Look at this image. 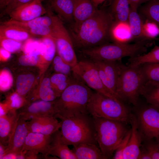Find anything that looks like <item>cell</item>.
<instances>
[{
	"instance_id": "1",
	"label": "cell",
	"mask_w": 159,
	"mask_h": 159,
	"mask_svg": "<svg viewBox=\"0 0 159 159\" xmlns=\"http://www.w3.org/2000/svg\"><path fill=\"white\" fill-rule=\"evenodd\" d=\"M114 21L110 12L97 9L92 16L73 31L72 39L74 46L82 49L108 43Z\"/></svg>"
},
{
	"instance_id": "2",
	"label": "cell",
	"mask_w": 159,
	"mask_h": 159,
	"mask_svg": "<svg viewBox=\"0 0 159 159\" xmlns=\"http://www.w3.org/2000/svg\"><path fill=\"white\" fill-rule=\"evenodd\" d=\"M93 92L90 88L77 79L56 100L55 117H69L89 114L87 106Z\"/></svg>"
},
{
	"instance_id": "3",
	"label": "cell",
	"mask_w": 159,
	"mask_h": 159,
	"mask_svg": "<svg viewBox=\"0 0 159 159\" xmlns=\"http://www.w3.org/2000/svg\"><path fill=\"white\" fill-rule=\"evenodd\" d=\"M89 114H82L71 117L57 116L61 120V132L62 140L67 145L82 143L97 145L92 117Z\"/></svg>"
},
{
	"instance_id": "4",
	"label": "cell",
	"mask_w": 159,
	"mask_h": 159,
	"mask_svg": "<svg viewBox=\"0 0 159 159\" xmlns=\"http://www.w3.org/2000/svg\"><path fill=\"white\" fill-rule=\"evenodd\" d=\"M96 139L107 159L112 155L127 131L122 122L93 117Z\"/></svg>"
},
{
	"instance_id": "5",
	"label": "cell",
	"mask_w": 159,
	"mask_h": 159,
	"mask_svg": "<svg viewBox=\"0 0 159 159\" xmlns=\"http://www.w3.org/2000/svg\"><path fill=\"white\" fill-rule=\"evenodd\" d=\"M88 113L92 116L115 120L124 122L131 116L122 101L100 93L93 92L87 106Z\"/></svg>"
},
{
	"instance_id": "6",
	"label": "cell",
	"mask_w": 159,
	"mask_h": 159,
	"mask_svg": "<svg viewBox=\"0 0 159 159\" xmlns=\"http://www.w3.org/2000/svg\"><path fill=\"white\" fill-rule=\"evenodd\" d=\"M146 81L140 67L125 65L119 76L116 94L121 100L137 104L142 88Z\"/></svg>"
},
{
	"instance_id": "7",
	"label": "cell",
	"mask_w": 159,
	"mask_h": 159,
	"mask_svg": "<svg viewBox=\"0 0 159 159\" xmlns=\"http://www.w3.org/2000/svg\"><path fill=\"white\" fill-rule=\"evenodd\" d=\"M52 37L55 42L57 54L72 67L78 62L72 37L60 18L53 15Z\"/></svg>"
},
{
	"instance_id": "8",
	"label": "cell",
	"mask_w": 159,
	"mask_h": 159,
	"mask_svg": "<svg viewBox=\"0 0 159 159\" xmlns=\"http://www.w3.org/2000/svg\"><path fill=\"white\" fill-rule=\"evenodd\" d=\"M72 70L74 76L91 89L108 97L120 100L112 94L104 86L93 61L81 60L78 62L72 67Z\"/></svg>"
},
{
	"instance_id": "9",
	"label": "cell",
	"mask_w": 159,
	"mask_h": 159,
	"mask_svg": "<svg viewBox=\"0 0 159 159\" xmlns=\"http://www.w3.org/2000/svg\"><path fill=\"white\" fill-rule=\"evenodd\" d=\"M137 120L138 127L147 139L159 138V108L150 104L138 112Z\"/></svg>"
},
{
	"instance_id": "10",
	"label": "cell",
	"mask_w": 159,
	"mask_h": 159,
	"mask_svg": "<svg viewBox=\"0 0 159 159\" xmlns=\"http://www.w3.org/2000/svg\"><path fill=\"white\" fill-rule=\"evenodd\" d=\"M120 61H93L95 64L104 86L120 100L116 94V88L119 76L124 66Z\"/></svg>"
},
{
	"instance_id": "11",
	"label": "cell",
	"mask_w": 159,
	"mask_h": 159,
	"mask_svg": "<svg viewBox=\"0 0 159 159\" xmlns=\"http://www.w3.org/2000/svg\"><path fill=\"white\" fill-rule=\"evenodd\" d=\"M55 100L52 101L39 100L27 104L19 109L18 112L19 117L26 121L34 117H55Z\"/></svg>"
},
{
	"instance_id": "12",
	"label": "cell",
	"mask_w": 159,
	"mask_h": 159,
	"mask_svg": "<svg viewBox=\"0 0 159 159\" xmlns=\"http://www.w3.org/2000/svg\"><path fill=\"white\" fill-rule=\"evenodd\" d=\"M26 121L19 115L14 129L9 140L5 155L12 153L17 155L22 151L26 138L29 132Z\"/></svg>"
},
{
	"instance_id": "13",
	"label": "cell",
	"mask_w": 159,
	"mask_h": 159,
	"mask_svg": "<svg viewBox=\"0 0 159 159\" xmlns=\"http://www.w3.org/2000/svg\"><path fill=\"white\" fill-rule=\"evenodd\" d=\"M51 135L29 132L23 151H30L42 154L47 158L51 147Z\"/></svg>"
},
{
	"instance_id": "14",
	"label": "cell",
	"mask_w": 159,
	"mask_h": 159,
	"mask_svg": "<svg viewBox=\"0 0 159 159\" xmlns=\"http://www.w3.org/2000/svg\"><path fill=\"white\" fill-rule=\"evenodd\" d=\"M47 13L41 1H35L21 6L9 14L10 19L21 22L30 21Z\"/></svg>"
},
{
	"instance_id": "15",
	"label": "cell",
	"mask_w": 159,
	"mask_h": 159,
	"mask_svg": "<svg viewBox=\"0 0 159 159\" xmlns=\"http://www.w3.org/2000/svg\"><path fill=\"white\" fill-rule=\"evenodd\" d=\"M29 132L51 135L61 127V123L54 116L33 117L27 122Z\"/></svg>"
},
{
	"instance_id": "16",
	"label": "cell",
	"mask_w": 159,
	"mask_h": 159,
	"mask_svg": "<svg viewBox=\"0 0 159 159\" xmlns=\"http://www.w3.org/2000/svg\"><path fill=\"white\" fill-rule=\"evenodd\" d=\"M132 128L130 137L123 152V159H139L141 151V136L138 131L137 118L133 116L130 120Z\"/></svg>"
},
{
	"instance_id": "17",
	"label": "cell",
	"mask_w": 159,
	"mask_h": 159,
	"mask_svg": "<svg viewBox=\"0 0 159 159\" xmlns=\"http://www.w3.org/2000/svg\"><path fill=\"white\" fill-rule=\"evenodd\" d=\"M52 88L50 77H45L41 80L39 86L32 90L26 96L27 104L37 100L52 101L57 98Z\"/></svg>"
},
{
	"instance_id": "18",
	"label": "cell",
	"mask_w": 159,
	"mask_h": 159,
	"mask_svg": "<svg viewBox=\"0 0 159 159\" xmlns=\"http://www.w3.org/2000/svg\"><path fill=\"white\" fill-rule=\"evenodd\" d=\"M41 39L42 50L39 57L37 66L40 70V74L43 73L52 62L57 52L55 42L52 37H46Z\"/></svg>"
},
{
	"instance_id": "19",
	"label": "cell",
	"mask_w": 159,
	"mask_h": 159,
	"mask_svg": "<svg viewBox=\"0 0 159 159\" xmlns=\"http://www.w3.org/2000/svg\"><path fill=\"white\" fill-rule=\"evenodd\" d=\"M73 17L74 30L84 21L92 16L97 9L92 0H74Z\"/></svg>"
},
{
	"instance_id": "20",
	"label": "cell",
	"mask_w": 159,
	"mask_h": 159,
	"mask_svg": "<svg viewBox=\"0 0 159 159\" xmlns=\"http://www.w3.org/2000/svg\"><path fill=\"white\" fill-rule=\"evenodd\" d=\"M51 147L49 155L61 159H77L72 150L63 142L59 130L51 135Z\"/></svg>"
},
{
	"instance_id": "21",
	"label": "cell",
	"mask_w": 159,
	"mask_h": 159,
	"mask_svg": "<svg viewBox=\"0 0 159 159\" xmlns=\"http://www.w3.org/2000/svg\"><path fill=\"white\" fill-rule=\"evenodd\" d=\"M19 117L16 111H10L0 116V143L5 145L15 128Z\"/></svg>"
},
{
	"instance_id": "22",
	"label": "cell",
	"mask_w": 159,
	"mask_h": 159,
	"mask_svg": "<svg viewBox=\"0 0 159 159\" xmlns=\"http://www.w3.org/2000/svg\"><path fill=\"white\" fill-rule=\"evenodd\" d=\"M110 39L114 42L129 43L133 40L128 22L114 20L110 29Z\"/></svg>"
},
{
	"instance_id": "23",
	"label": "cell",
	"mask_w": 159,
	"mask_h": 159,
	"mask_svg": "<svg viewBox=\"0 0 159 159\" xmlns=\"http://www.w3.org/2000/svg\"><path fill=\"white\" fill-rule=\"evenodd\" d=\"M73 146L72 150L77 159H107L96 145L82 143Z\"/></svg>"
},
{
	"instance_id": "24",
	"label": "cell",
	"mask_w": 159,
	"mask_h": 159,
	"mask_svg": "<svg viewBox=\"0 0 159 159\" xmlns=\"http://www.w3.org/2000/svg\"><path fill=\"white\" fill-rule=\"evenodd\" d=\"M74 0H49V7L60 17L67 21L73 19Z\"/></svg>"
},
{
	"instance_id": "25",
	"label": "cell",
	"mask_w": 159,
	"mask_h": 159,
	"mask_svg": "<svg viewBox=\"0 0 159 159\" xmlns=\"http://www.w3.org/2000/svg\"><path fill=\"white\" fill-rule=\"evenodd\" d=\"M48 14L42 16L33 20L26 22H21L10 19L4 22L5 25H13L21 27L24 29H32L43 26L52 27L54 24L53 15L50 11Z\"/></svg>"
},
{
	"instance_id": "26",
	"label": "cell",
	"mask_w": 159,
	"mask_h": 159,
	"mask_svg": "<svg viewBox=\"0 0 159 159\" xmlns=\"http://www.w3.org/2000/svg\"><path fill=\"white\" fill-rule=\"evenodd\" d=\"M0 36L21 42L33 37L26 30L21 27L3 24L0 26Z\"/></svg>"
},
{
	"instance_id": "27",
	"label": "cell",
	"mask_w": 159,
	"mask_h": 159,
	"mask_svg": "<svg viewBox=\"0 0 159 159\" xmlns=\"http://www.w3.org/2000/svg\"><path fill=\"white\" fill-rule=\"evenodd\" d=\"M52 88L57 97H59L64 91L74 82L77 78L73 74L68 75L55 72L50 77Z\"/></svg>"
},
{
	"instance_id": "28",
	"label": "cell",
	"mask_w": 159,
	"mask_h": 159,
	"mask_svg": "<svg viewBox=\"0 0 159 159\" xmlns=\"http://www.w3.org/2000/svg\"><path fill=\"white\" fill-rule=\"evenodd\" d=\"M35 81V76L32 73H24L20 74L16 78L15 91L26 98L32 91Z\"/></svg>"
},
{
	"instance_id": "29",
	"label": "cell",
	"mask_w": 159,
	"mask_h": 159,
	"mask_svg": "<svg viewBox=\"0 0 159 159\" xmlns=\"http://www.w3.org/2000/svg\"><path fill=\"white\" fill-rule=\"evenodd\" d=\"M128 22L133 40L136 42L145 39L143 36L142 27L143 21L137 11V9L130 7Z\"/></svg>"
},
{
	"instance_id": "30",
	"label": "cell",
	"mask_w": 159,
	"mask_h": 159,
	"mask_svg": "<svg viewBox=\"0 0 159 159\" xmlns=\"http://www.w3.org/2000/svg\"><path fill=\"white\" fill-rule=\"evenodd\" d=\"M130 10L128 0H113L110 13L115 21L128 22Z\"/></svg>"
},
{
	"instance_id": "31",
	"label": "cell",
	"mask_w": 159,
	"mask_h": 159,
	"mask_svg": "<svg viewBox=\"0 0 159 159\" xmlns=\"http://www.w3.org/2000/svg\"><path fill=\"white\" fill-rule=\"evenodd\" d=\"M150 104L159 108V82H146L140 92Z\"/></svg>"
},
{
	"instance_id": "32",
	"label": "cell",
	"mask_w": 159,
	"mask_h": 159,
	"mask_svg": "<svg viewBox=\"0 0 159 159\" xmlns=\"http://www.w3.org/2000/svg\"><path fill=\"white\" fill-rule=\"evenodd\" d=\"M128 65L138 66L144 64L159 62V46H155L151 50L140 56L128 60Z\"/></svg>"
},
{
	"instance_id": "33",
	"label": "cell",
	"mask_w": 159,
	"mask_h": 159,
	"mask_svg": "<svg viewBox=\"0 0 159 159\" xmlns=\"http://www.w3.org/2000/svg\"><path fill=\"white\" fill-rule=\"evenodd\" d=\"M141 14L146 19L156 23L159 26V1L150 0L142 6Z\"/></svg>"
},
{
	"instance_id": "34",
	"label": "cell",
	"mask_w": 159,
	"mask_h": 159,
	"mask_svg": "<svg viewBox=\"0 0 159 159\" xmlns=\"http://www.w3.org/2000/svg\"><path fill=\"white\" fill-rule=\"evenodd\" d=\"M139 66L146 82H159V62L146 63Z\"/></svg>"
},
{
	"instance_id": "35",
	"label": "cell",
	"mask_w": 159,
	"mask_h": 159,
	"mask_svg": "<svg viewBox=\"0 0 159 159\" xmlns=\"http://www.w3.org/2000/svg\"><path fill=\"white\" fill-rule=\"evenodd\" d=\"M5 102L10 111H16L27 104L26 98L20 95L16 91L8 96Z\"/></svg>"
},
{
	"instance_id": "36",
	"label": "cell",
	"mask_w": 159,
	"mask_h": 159,
	"mask_svg": "<svg viewBox=\"0 0 159 159\" xmlns=\"http://www.w3.org/2000/svg\"><path fill=\"white\" fill-rule=\"evenodd\" d=\"M142 33L145 39L154 40L159 35V26L155 22L146 19L143 22Z\"/></svg>"
},
{
	"instance_id": "37",
	"label": "cell",
	"mask_w": 159,
	"mask_h": 159,
	"mask_svg": "<svg viewBox=\"0 0 159 159\" xmlns=\"http://www.w3.org/2000/svg\"><path fill=\"white\" fill-rule=\"evenodd\" d=\"M52 62L55 72L68 75L73 74L72 67L65 62L57 54L55 56Z\"/></svg>"
},
{
	"instance_id": "38",
	"label": "cell",
	"mask_w": 159,
	"mask_h": 159,
	"mask_svg": "<svg viewBox=\"0 0 159 159\" xmlns=\"http://www.w3.org/2000/svg\"><path fill=\"white\" fill-rule=\"evenodd\" d=\"M13 79L11 73L8 69L4 68L0 73V89L1 91L6 92L12 87Z\"/></svg>"
},
{
	"instance_id": "39",
	"label": "cell",
	"mask_w": 159,
	"mask_h": 159,
	"mask_svg": "<svg viewBox=\"0 0 159 159\" xmlns=\"http://www.w3.org/2000/svg\"><path fill=\"white\" fill-rule=\"evenodd\" d=\"M1 47L10 53L19 51L22 47L21 42L0 36Z\"/></svg>"
},
{
	"instance_id": "40",
	"label": "cell",
	"mask_w": 159,
	"mask_h": 159,
	"mask_svg": "<svg viewBox=\"0 0 159 159\" xmlns=\"http://www.w3.org/2000/svg\"><path fill=\"white\" fill-rule=\"evenodd\" d=\"M36 0H7L2 9L3 14H9L14 10L26 4L32 3Z\"/></svg>"
},
{
	"instance_id": "41",
	"label": "cell",
	"mask_w": 159,
	"mask_h": 159,
	"mask_svg": "<svg viewBox=\"0 0 159 159\" xmlns=\"http://www.w3.org/2000/svg\"><path fill=\"white\" fill-rule=\"evenodd\" d=\"M53 26H43L26 30L33 37H52Z\"/></svg>"
},
{
	"instance_id": "42",
	"label": "cell",
	"mask_w": 159,
	"mask_h": 159,
	"mask_svg": "<svg viewBox=\"0 0 159 159\" xmlns=\"http://www.w3.org/2000/svg\"><path fill=\"white\" fill-rule=\"evenodd\" d=\"M131 134V130L128 131L119 145L115 150L113 157L114 159H123V152L127 145Z\"/></svg>"
},
{
	"instance_id": "43",
	"label": "cell",
	"mask_w": 159,
	"mask_h": 159,
	"mask_svg": "<svg viewBox=\"0 0 159 159\" xmlns=\"http://www.w3.org/2000/svg\"><path fill=\"white\" fill-rule=\"evenodd\" d=\"M39 57L31 56L25 54L20 57L19 62L20 64L23 66H37Z\"/></svg>"
},
{
	"instance_id": "44",
	"label": "cell",
	"mask_w": 159,
	"mask_h": 159,
	"mask_svg": "<svg viewBox=\"0 0 159 159\" xmlns=\"http://www.w3.org/2000/svg\"><path fill=\"white\" fill-rule=\"evenodd\" d=\"M146 150L150 154L152 159H159V145L158 143H150L147 146Z\"/></svg>"
},
{
	"instance_id": "45",
	"label": "cell",
	"mask_w": 159,
	"mask_h": 159,
	"mask_svg": "<svg viewBox=\"0 0 159 159\" xmlns=\"http://www.w3.org/2000/svg\"><path fill=\"white\" fill-rule=\"evenodd\" d=\"M150 0H128L130 7L138 9L142 4L145 3Z\"/></svg>"
},
{
	"instance_id": "46",
	"label": "cell",
	"mask_w": 159,
	"mask_h": 159,
	"mask_svg": "<svg viewBox=\"0 0 159 159\" xmlns=\"http://www.w3.org/2000/svg\"><path fill=\"white\" fill-rule=\"evenodd\" d=\"M0 52L1 60L6 61L10 58L11 53L1 47Z\"/></svg>"
},
{
	"instance_id": "47",
	"label": "cell",
	"mask_w": 159,
	"mask_h": 159,
	"mask_svg": "<svg viewBox=\"0 0 159 159\" xmlns=\"http://www.w3.org/2000/svg\"><path fill=\"white\" fill-rule=\"evenodd\" d=\"M0 116L6 114L10 111L8 106L5 102L0 103Z\"/></svg>"
},
{
	"instance_id": "48",
	"label": "cell",
	"mask_w": 159,
	"mask_h": 159,
	"mask_svg": "<svg viewBox=\"0 0 159 159\" xmlns=\"http://www.w3.org/2000/svg\"><path fill=\"white\" fill-rule=\"evenodd\" d=\"M139 159H152L151 156L146 150L145 151L141 152Z\"/></svg>"
},
{
	"instance_id": "49",
	"label": "cell",
	"mask_w": 159,
	"mask_h": 159,
	"mask_svg": "<svg viewBox=\"0 0 159 159\" xmlns=\"http://www.w3.org/2000/svg\"><path fill=\"white\" fill-rule=\"evenodd\" d=\"M7 145H5L0 143V159H3L5 155Z\"/></svg>"
},
{
	"instance_id": "50",
	"label": "cell",
	"mask_w": 159,
	"mask_h": 159,
	"mask_svg": "<svg viewBox=\"0 0 159 159\" xmlns=\"http://www.w3.org/2000/svg\"><path fill=\"white\" fill-rule=\"evenodd\" d=\"M17 155L12 153H9L5 155L3 157V159H17Z\"/></svg>"
},
{
	"instance_id": "51",
	"label": "cell",
	"mask_w": 159,
	"mask_h": 159,
	"mask_svg": "<svg viewBox=\"0 0 159 159\" xmlns=\"http://www.w3.org/2000/svg\"><path fill=\"white\" fill-rule=\"evenodd\" d=\"M92 1L96 8L97 7L102 3L107 0H92Z\"/></svg>"
},
{
	"instance_id": "52",
	"label": "cell",
	"mask_w": 159,
	"mask_h": 159,
	"mask_svg": "<svg viewBox=\"0 0 159 159\" xmlns=\"http://www.w3.org/2000/svg\"><path fill=\"white\" fill-rule=\"evenodd\" d=\"M7 0H0V8L2 9L5 4Z\"/></svg>"
},
{
	"instance_id": "53",
	"label": "cell",
	"mask_w": 159,
	"mask_h": 159,
	"mask_svg": "<svg viewBox=\"0 0 159 159\" xmlns=\"http://www.w3.org/2000/svg\"><path fill=\"white\" fill-rule=\"evenodd\" d=\"M43 0H36L35 1H41Z\"/></svg>"
},
{
	"instance_id": "54",
	"label": "cell",
	"mask_w": 159,
	"mask_h": 159,
	"mask_svg": "<svg viewBox=\"0 0 159 159\" xmlns=\"http://www.w3.org/2000/svg\"><path fill=\"white\" fill-rule=\"evenodd\" d=\"M158 138V144L159 145V139H158V138Z\"/></svg>"
},
{
	"instance_id": "55",
	"label": "cell",
	"mask_w": 159,
	"mask_h": 159,
	"mask_svg": "<svg viewBox=\"0 0 159 159\" xmlns=\"http://www.w3.org/2000/svg\"><path fill=\"white\" fill-rule=\"evenodd\" d=\"M155 40H158L159 41V39H158V38H156V39H155Z\"/></svg>"
},
{
	"instance_id": "56",
	"label": "cell",
	"mask_w": 159,
	"mask_h": 159,
	"mask_svg": "<svg viewBox=\"0 0 159 159\" xmlns=\"http://www.w3.org/2000/svg\"><path fill=\"white\" fill-rule=\"evenodd\" d=\"M159 1V0H158Z\"/></svg>"
}]
</instances>
